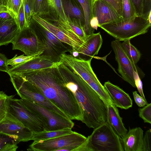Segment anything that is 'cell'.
I'll use <instances>...</instances> for the list:
<instances>
[{
  "mask_svg": "<svg viewBox=\"0 0 151 151\" xmlns=\"http://www.w3.org/2000/svg\"><path fill=\"white\" fill-rule=\"evenodd\" d=\"M67 23L72 31L84 42L88 36L85 34L81 22L74 18L67 17Z\"/></svg>",
  "mask_w": 151,
  "mask_h": 151,
  "instance_id": "cell-28",
  "label": "cell"
},
{
  "mask_svg": "<svg viewBox=\"0 0 151 151\" xmlns=\"http://www.w3.org/2000/svg\"><path fill=\"white\" fill-rule=\"evenodd\" d=\"M103 43L100 32L89 36L83 44L75 51H71L70 55L76 58L85 60L92 59L98 54Z\"/></svg>",
  "mask_w": 151,
  "mask_h": 151,
  "instance_id": "cell-15",
  "label": "cell"
},
{
  "mask_svg": "<svg viewBox=\"0 0 151 151\" xmlns=\"http://www.w3.org/2000/svg\"><path fill=\"white\" fill-rule=\"evenodd\" d=\"M122 44L130 59L136 65L141 57L140 51L131 44L130 40L123 41Z\"/></svg>",
  "mask_w": 151,
  "mask_h": 151,
  "instance_id": "cell-27",
  "label": "cell"
},
{
  "mask_svg": "<svg viewBox=\"0 0 151 151\" xmlns=\"http://www.w3.org/2000/svg\"><path fill=\"white\" fill-rule=\"evenodd\" d=\"M133 95L135 102L139 107H143L148 104L137 91H133Z\"/></svg>",
  "mask_w": 151,
  "mask_h": 151,
  "instance_id": "cell-42",
  "label": "cell"
},
{
  "mask_svg": "<svg viewBox=\"0 0 151 151\" xmlns=\"http://www.w3.org/2000/svg\"><path fill=\"white\" fill-rule=\"evenodd\" d=\"M24 12L26 23L27 27H29L32 15L31 12L26 0H24Z\"/></svg>",
  "mask_w": 151,
  "mask_h": 151,
  "instance_id": "cell-40",
  "label": "cell"
},
{
  "mask_svg": "<svg viewBox=\"0 0 151 151\" xmlns=\"http://www.w3.org/2000/svg\"><path fill=\"white\" fill-rule=\"evenodd\" d=\"M151 23L141 15H137L128 21L122 20L99 26L115 39L119 41L130 40L146 33Z\"/></svg>",
  "mask_w": 151,
  "mask_h": 151,
  "instance_id": "cell-5",
  "label": "cell"
},
{
  "mask_svg": "<svg viewBox=\"0 0 151 151\" xmlns=\"http://www.w3.org/2000/svg\"><path fill=\"white\" fill-rule=\"evenodd\" d=\"M20 31L15 19L0 23V46L12 43Z\"/></svg>",
  "mask_w": 151,
  "mask_h": 151,
  "instance_id": "cell-21",
  "label": "cell"
},
{
  "mask_svg": "<svg viewBox=\"0 0 151 151\" xmlns=\"http://www.w3.org/2000/svg\"><path fill=\"white\" fill-rule=\"evenodd\" d=\"M75 151H124L122 138L107 121L94 129Z\"/></svg>",
  "mask_w": 151,
  "mask_h": 151,
  "instance_id": "cell-3",
  "label": "cell"
},
{
  "mask_svg": "<svg viewBox=\"0 0 151 151\" xmlns=\"http://www.w3.org/2000/svg\"><path fill=\"white\" fill-rule=\"evenodd\" d=\"M104 86L113 104L116 107L127 109L132 106V100L130 96L119 87L109 81L105 82Z\"/></svg>",
  "mask_w": 151,
  "mask_h": 151,
  "instance_id": "cell-17",
  "label": "cell"
},
{
  "mask_svg": "<svg viewBox=\"0 0 151 151\" xmlns=\"http://www.w3.org/2000/svg\"><path fill=\"white\" fill-rule=\"evenodd\" d=\"M9 76L14 89L21 99L33 102L68 118L63 111L46 98L33 85L17 75Z\"/></svg>",
  "mask_w": 151,
  "mask_h": 151,
  "instance_id": "cell-9",
  "label": "cell"
},
{
  "mask_svg": "<svg viewBox=\"0 0 151 151\" xmlns=\"http://www.w3.org/2000/svg\"><path fill=\"white\" fill-rule=\"evenodd\" d=\"M10 96L8 111L33 133L44 130L42 124L32 112L24 106L18 99Z\"/></svg>",
  "mask_w": 151,
  "mask_h": 151,
  "instance_id": "cell-11",
  "label": "cell"
},
{
  "mask_svg": "<svg viewBox=\"0 0 151 151\" xmlns=\"http://www.w3.org/2000/svg\"><path fill=\"white\" fill-rule=\"evenodd\" d=\"M4 12H10L9 9L6 6L0 4V13Z\"/></svg>",
  "mask_w": 151,
  "mask_h": 151,
  "instance_id": "cell-46",
  "label": "cell"
},
{
  "mask_svg": "<svg viewBox=\"0 0 151 151\" xmlns=\"http://www.w3.org/2000/svg\"><path fill=\"white\" fill-rule=\"evenodd\" d=\"M17 22L20 30L24 28L27 27L25 22L24 3L19 11Z\"/></svg>",
  "mask_w": 151,
  "mask_h": 151,
  "instance_id": "cell-36",
  "label": "cell"
},
{
  "mask_svg": "<svg viewBox=\"0 0 151 151\" xmlns=\"http://www.w3.org/2000/svg\"><path fill=\"white\" fill-rule=\"evenodd\" d=\"M87 137L73 131L52 138L34 142L29 151H75L86 141Z\"/></svg>",
  "mask_w": 151,
  "mask_h": 151,
  "instance_id": "cell-7",
  "label": "cell"
},
{
  "mask_svg": "<svg viewBox=\"0 0 151 151\" xmlns=\"http://www.w3.org/2000/svg\"><path fill=\"white\" fill-rule=\"evenodd\" d=\"M10 97L3 91L0 93V122L4 119L7 113Z\"/></svg>",
  "mask_w": 151,
  "mask_h": 151,
  "instance_id": "cell-33",
  "label": "cell"
},
{
  "mask_svg": "<svg viewBox=\"0 0 151 151\" xmlns=\"http://www.w3.org/2000/svg\"><path fill=\"white\" fill-rule=\"evenodd\" d=\"M83 9L85 18L83 30L88 36L93 33L95 29L90 25V21L93 18V5L94 0H78Z\"/></svg>",
  "mask_w": 151,
  "mask_h": 151,
  "instance_id": "cell-23",
  "label": "cell"
},
{
  "mask_svg": "<svg viewBox=\"0 0 151 151\" xmlns=\"http://www.w3.org/2000/svg\"><path fill=\"white\" fill-rule=\"evenodd\" d=\"M139 116L145 123L151 124V104H148L142 108L138 109Z\"/></svg>",
  "mask_w": 151,
  "mask_h": 151,
  "instance_id": "cell-34",
  "label": "cell"
},
{
  "mask_svg": "<svg viewBox=\"0 0 151 151\" xmlns=\"http://www.w3.org/2000/svg\"><path fill=\"white\" fill-rule=\"evenodd\" d=\"M111 46L115 55V60L118 64L119 73L124 81L136 88L134 76L135 72H138L136 65L128 56L120 41L115 39L111 42Z\"/></svg>",
  "mask_w": 151,
  "mask_h": 151,
  "instance_id": "cell-12",
  "label": "cell"
},
{
  "mask_svg": "<svg viewBox=\"0 0 151 151\" xmlns=\"http://www.w3.org/2000/svg\"><path fill=\"white\" fill-rule=\"evenodd\" d=\"M57 67L17 75L35 86L69 119L81 121L82 109L73 93L65 85Z\"/></svg>",
  "mask_w": 151,
  "mask_h": 151,
  "instance_id": "cell-1",
  "label": "cell"
},
{
  "mask_svg": "<svg viewBox=\"0 0 151 151\" xmlns=\"http://www.w3.org/2000/svg\"><path fill=\"white\" fill-rule=\"evenodd\" d=\"M13 50H19L26 55H35L45 50V45L30 27L20 30L12 43Z\"/></svg>",
  "mask_w": 151,
  "mask_h": 151,
  "instance_id": "cell-10",
  "label": "cell"
},
{
  "mask_svg": "<svg viewBox=\"0 0 151 151\" xmlns=\"http://www.w3.org/2000/svg\"><path fill=\"white\" fill-rule=\"evenodd\" d=\"M150 12H151V0H143L142 16L147 19Z\"/></svg>",
  "mask_w": 151,
  "mask_h": 151,
  "instance_id": "cell-39",
  "label": "cell"
},
{
  "mask_svg": "<svg viewBox=\"0 0 151 151\" xmlns=\"http://www.w3.org/2000/svg\"><path fill=\"white\" fill-rule=\"evenodd\" d=\"M93 17L98 22V26L123 20L113 8L103 0H94L93 5Z\"/></svg>",
  "mask_w": 151,
  "mask_h": 151,
  "instance_id": "cell-14",
  "label": "cell"
},
{
  "mask_svg": "<svg viewBox=\"0 0 151 151\" xmlns=\"http://www.w3.org/2000/svg\"><path fill=\"white\" fill-rule=\"evenodd\" d=\"M6 0H0V4L6 6Z\"/></svg>",
  "mask_w": 151,
  "mask_h": 151,
  "instance_id": "cell-47",
  "label": "cell"
},
{
  "mask_svg": "<svg viewBox=\"0 0 151 151\" xmlns=\"http://www.w3.org/2000/svg\"><path fill=\"white\" fill-rule=\"evenodd\" d=\"M32 16L37 15L41 17L51 13L48 0H26Z\"/></svg>",
  "mask_w": 151,
  "mask_h": 151,
  "instance_id": "cell-24",
  "label": "cell"
},
{
  "mask_svg": "<svg viewBox=\"0 0 151 151\" xmlns=\"http://www.w3.org/2000/svg\"><path fill=\"white\" fill-rule=\"evenodd\" d=\"M7 59L5 55L0 52V71L7 73L9 71L10 67L7 64Z\"/></svg>",
  "mask_w": 151,
  "mask_h": 151,
  "instance_id": "cell-41",
  "label": "cell"
},
{
  "mask_svg": "<svg viewBox=\"0 0 151 151\" xmlns=\"http://www.w3.org/2000/svg\"><path fill=\"white\" fill-rule=\"evenodd\" d=\"M90 23L91 27L93 29L97 30L98 27V22L96 18L93 17L91 19Z\"/></svg>",
  "mask_w": 151,
  "mask_h": 151,
  "instance_id": "cell-45",
  "label": "cell"
},
{
  "mask_svg": "<svg viewBox=\"0 0 151 151\" xmlns=\"http://www.w3.org/2000/svg\"><path fill=\"white\" fill-rule=\"evenodd\" d=\"M91 60L80 59L65 53L61 55L60 62L79 75L98 93L106 104H113L93 70Z\"/></svg>",
  "mask_w": 151,
  "mask_h": 151,
  "instance_id": "cell-4",
  "label": "cell"
},
{
  "mask_svg": "<svg viewBox=\"0 0 151 151\" xmlns=\"http://www.w3.org/2000/svg\"><path fill=\"white\" fill-rule=\"evenodd\" d=\"M29 27L44 44L45 50L40 56L43 58L57 63L61 55L66 52H70L72 47L58 39L47 29L32 19Z\"/></svg>",
  "mask_w": 151,
  "mask_h": 151,
  "instance_id": "cell-6",
  "label": "cell"
},
{
  "mask_svg": "<svg viewBox=\"0 0 151 151\" xmlns=\"http://www.w3.org/2000/svg\"><path fill=\"white\" fill-rule=\"evenodd\" d=\"M65 85L73 94L83 114L81 121L93 129L107 121L106 104L79 75L61 63L58 66Z\"/></svg>",
  "mask_w": 151,
  "mask_h": 151,
  "instance_id": "cell-2",
  "label": "cell"
},
{
  "mask_svg": "<svg viewBox=\"0 0 151 151\" xmlns=\"http://www.w3.org/2000/svg\"><path fill=\"white\" fill-rule=\"evenodd\" d=\"M24 0H6V6L17 21L19 11Z\"/></svg>",
  "mask_w": 151,
  "mask_h": 151,
  "instance_id": "cell-32",
  "label": "cell"
},
{
  "mask_svg": "<svg viewBox=\"0 0 151 151\" xmlns=\"http://www.w3.org/2000/svg\"><path fill=\"white\" fill-rule=\"evenodd\" d=\"M18 100L39 119L43 125L44 130L72 129L74 126V123L72 120L52 110L26 99H21Z\"/></svg>",
  "mask_w": 151,
  "mask_h": 151,
  "instance_id": "cell-8",
  "label": "cell"
},
{
  "mask_svg": "<svg viewBox=\"0 0 151 151\" xmlns=\"http://www.w3.org/2000/svg\"><path fill=\"white\" fill-rule=\"evenodd\" d=\"M32 19L52 33L61 41L71 46L72 51H75L81 46L59 27L50 21L37 15L33 16Z\"/></svg>",
  "mask_w": 151,
  "mask_h": 151,
  "instance_id": "cell-18",
  "label": "cell"
},
{
  "mask_svg": "<svg viewBox=\"0 0 151 151\" xmlns=\"http://www.w3.org/2000/svg\"><path fill=\"white\" fill-rule=\"evenodd\" d=\"M18 143L15 137L0 132V151H16Z\"/></svg>",
  "mask_w": 151,
  "mask_h": 151,
  "instance_id": "cell-26",
  "label": "cell"
},
{
  "mask_svg": "<svg viewBox=\"0 0 151 151\" xmlns=\"http://www.w3.org/2000/svg\"><path fill=\"white\" fill-rule=\"evenodd\" d=\"M134 79L136 87L141 95L144 100L147 102L143 93L142 87V83L139 76L138 72H135L134 74Z\"/></svg>",
  "mask_w": 151,
  "mask_h": 151,
  "instance_id": "cell-38",
  "label": "cell"
},
{
  "mask_svg": "<svg viewBox=\"0 0 151 151\" xmlns=\"http://www.w3.org/2000/svg\"><path fill=\"white\" fill-rule=\"evenodd\" d=\"M62 6L66 17L74 18L81 22L83 29L85 18L83 9L78 0H61Z\"/></svg>",
  "mask_w": 151,
  "mask_h": 151,
  "instance_id": "cell-22",
  "label": "cell"
},
{
  "mask_svg": "<svg viewBox=\"0 0 151 151\" xmlns=\"http://www.w3.org/2000/svg\"><path fill=\"white\" fill-rule=\"evenodd\" d=\"M1 92V91H0V93Z\"/></svg>",
  "mask_w": 151,
  "mask_h": 151,
  "instance_id": "cell-49",
  "label": "cell"
},
{
  "mask_svg": "<svg viewBox=\"0 0 151 151\" xmlns=\"http://www.w3.org/2000/svg\"><path fill=\"white\" fill-rule=\"evenodd\" d=\"M51 13L57 15L61 20L66 22L67 17L62 6L61 0H48Z\"/></svg>",
  "mask_w": 151,
  "mask_h": 151,
  "instance_id": "cell-31",
  "label": "cell"
},
{
  "mask_svg": "<svg viewBox=\"0 0 151 151\" xmlns=\"http://www.w3.org/2000/svg\"><path fill=\"white\" fill-rule=\"evenodd\" d=\"M43 52V51H41L30 56L22 55L17 56V55L16 54L12 58L7 59V64L8 65H10L11 67H14L33 59L39 57Z\"/></svg>",
  "mask_w": 151,
  "mask_h": 151,
  "instance_id": "cell-30",
  "label": "cell"
},
{
  "mask_svg": "<svg viewBox=\"0 0 151 151\" xmlns=\"http://www.w3.org/2000/svg\"><path fill=\"white\" fill-rule=\"evenodd\" d=\"M70 128H66L60 130L46 131L43 130L33 133L32 140L38 141L52 138L59 136L72 132L73 131Z\"/></svg>",
  "mask_w": 151,
  "mask_h": 151,
  "instance_id": "cell-25",
  "label": "cell"
},
{
  "mask_svg": "<svg viewBox=\"0 0 151 151\" xmlns=\"http://www.w3.org/2000/svg\"><path fill=\"white\" fill-rule=\"evenodd\" d=\"M111 6L117 13L122 17V0H103Z\"/></svg>",
  "mask_w": 151,
  "mask_h": 151,
  "instance_id": "cell-37",
  "label": "cell"
},
{
  "mask_svg": "<svg viewBox=\"0 0 151 151\" xmlns=\"http://www.w3.org/2000/svg\"><path fill=\"white\" fill-rule=\"evenodd\" d=\"M0 132L14 137L18 143L32 140L33 133L7 111L0 122Z\"/></svg>",
  "mask_w": 151,
  "mask_h": 151,
  "instance_id": "cell-13",
  "label": "cell"
},
{
  "mask_svg": "<svg viewBox=\"0 0 151 151\" xmlns=\"http://www.w3.org/2000/svg\"><path fill=\"white\" fill-rule=\"evenodd\" d=\"M151 12H150L148 17H147V19L148 20V21L150 23H151Z\"/></svg>",
  "mask_w": 151,
  "mask_h": 151,
  "instance_id": "cell-48",
  "label": "cell"
},
{
  "mask_svg": "<svg viewBox=\"0 0 151 151\" xmlns=\"http://www.w3.org/2000/svg\"><path fill=\"white\" fill-rule=\"evenodd\" d=\"M106 105L107 121L116 133L122 138L126 134L128 130L124 125L118 110L113 104H107Z\"/></svg>",
  "mask_w": 151,
  "mask_h": 151,
  "instance_id": "cell-20",
  "label": "cell"
},
{
  "mask_svg": "<svg viewBox=\"0 0 151 151\" xmlns=\"http://www.w3.org/2000/svg\"><path fill=\"white\" fill-rule=\"evenodd\" d=\"M14 19L9 12L0 13V23H3Z\"/></svg>",
  "mask_w": 151,
  "mask_h": 151,
  "instance_id": "cell-44",
  "label": "cell"
},
{
  "mask_svg": "<svg viewBox=\"0 0 151 151\" xmlns=\"http://www.w3.org/2000/svg\"><path fill=\"white\" fill-rule=\"evenodd\" d=\"M122 17L124 21L133 19L137 15L132 0H122Z\"/></svg>",
  "mask_w": 151,
  "mask_h": 151,
  "instance_id": "cell-29",
  "label": "cell"
},
{
  "mask_svg": "<svg viewBox=\"0 0 151 151\" xmlns=\"http://www.w3.org/2000/svg\"><path fill=\"white\" fill-rule=\"evenodd\" d=\"M151 130L150 129L147 130L143 135L142 151H151Z\"/></svg>",
  "mask_w": 151,
  "mask_h": 151,
  "instance_id": "cell-35",
  "label": "cell"
},
{
  "mask_svg": "<svg viewBox=\"0 0 151 151\" xmlns=\"http://www.w3.org/2000/svg\"><path fill=\"white\" fill-rule=\"evenodd\" d=\"M143 131L140 127L129 128L126 134L122 138L124 151H142Z\"/></svg>",
  "mask_w": 151,
  "mask_h": 151,
  "instance_id": "cell-19",
  "label": "cell"
},
{
  "mask_svg": "<svg viewBox=\"0 0 151 151\" xmlns=\"http://www.w3.org/2000/svg\"><path fill=\"white\" fill-rule=\"evenodd\" d=\"M62 63H54L39 57L33 59L17 66L11 67L7 73L9 75H17L40 69L56 67Z\"/></svg>",
  "mask_w": 151,
  "mask_h": 151,
  "instance_id": "cell-16",
  "label": "cell"
},
{
  "mask_svg": "<svg viewBox=\"0 0 151 151\" xmlns=\"http://www.w3.org/2000/svg\"><path fill=\"white\" fill-rule=\"evenodd\" d=\"M137 15H141L143 0H132Z\"/></svg>",
  "mask_w": 151,
  "mask_h": 151,
  "instance_id": "cell-43",
  "label": "cell"
}]
</instances>
